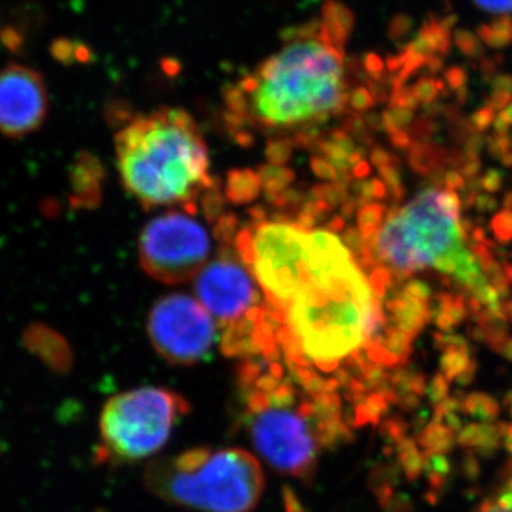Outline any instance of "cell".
<instances>
[{"label":"cell","mask_w":512,"mask_h":512,"mask_svg":"<svg viewBox=\"0 0 512 512\" xmlns=\"http://www.w3.org/2000/svg\"><path fill=\"white\" fill-rule=\"evenodd\" d=\"M288 367L338 390L350 373L376 379L382 367L403 363L390 353L394 328L366 271L342 239L313 231L308 278L291 301L274 312Z\"/></svg>","instance_id":"obj_1"},{"label":"cell","mask_w":512,"mask_h":512,"mask_svg":"<svg viewBox=\"0 0 512 512\" xmlns=\"http://www.w3.org/2000/svg\"><path fill=\"white\" fill-rule=\"evenodd\" d=\"M350 23L346 10L330 5L322 20L296 29L239 82L232 106L271 130L308 127L340 113L350 97L343 52Z\"/></svg>","instance_id":"obj_2"},{"label":"cell","mask_w":512,"mask_h":512,"mask_svg":"<svg viewBox=\"0 0 512 512\" xmlns=\"http://www.w3.org/2000/svg\"><path fill=\"white\" fill-rule=\"evenodd\" d=\"M239 426L269 467L308 480L349 433L336 390L289 367L251 366L239 377Z\"/></svg>","instance_id":"obj_3"},{"label":"cell","mask_w":512,"mask_h":512,"mask_svg":"<svg viewBox=\"0 0 512 512\" xmlns=\"http://www.w3.org/2000/svg\"><path fill=\"white\" fill-rule=\"evenodd\" d=\"M116 156L128 194L147 208L187 204L211 183L207 144L184 110L131 121L117 133Z\"/></svg>","instance_id":"obj_4"},{"label":"cell","mask_w":512,"mask_h":512,"mask_svg":"<svg viewBox=\"0 0 512 512\" xmlns=\"http://www.w3.org/2000/svg\"><path fill=\"white\" fill-rule=\"evenodd\" d=\"M144 484L165 503L197 512H252L261 503V461L241 447H195L148 463Z\"/></svg>","instance_id":"obj_5"},{"label":"cell","mask_w":512,"mask_h":512,"mask_svg":"<svg viewBox=\"0 0 512 512\" xmlns=\"http://www.w3.org/2000/svg\"><path fill=\"white\" fill-rule=\"evenodd\" d=\"M437 191L424 188L406 207L394 205L387 211L384 224L365 238L362 264L366 269L386 264L390 271L414 274L467 241L461 234L460 221L437 210Z\"/></svg>","instance_id":"obj_6"},{"label":"cell","mask_w":512,"mask_h":512,"mask_svg":"<svg viewBox=\"0 0 512 512\" xmlns=\"http://www.w3.org/2000/svg\"><path fill=\"white\" fill-rule=\"evenodd\" d=\"M190 410L187 399L167 387L144 386L116 394L101 410L104 456L120 463L156 456Z\"/></svg>","instance_id":"obj_7"},{"label":"cell","mask_w":512,"mask_h":512,"mask_svg":"<svg viewBox=\"0 0 512 512\" xmlns=\"http://www.w3.org/2000/svg\"><path fill=\"white\" fill-rule=\"evenodd\" d=\"M255 278L244 262L221 255L208 262L195 276L197 301L212 318L225 326L224 348L228 353H245L255 348L259 293Z\"/></svg>","instance_id":"obj_8"},{"label":"cell","mask_w":512,"mask_h":512,"mask_svg":"<svg viewBox=\"0 0 512 512\" xmlns=\"http://www.w3.org/2000/svg\"><path fill=\"white\" fill-rule=\"evenodd\" d=\"M211 254V238L200 221L184 212H167L146 225L138 258L148 275L180 284L200 274Z\"/></svg>","instance_id":"obj_9"},{"label":"cell","mask_w":512,"mask_h":512,"mask_svg":"<svg viewBox=\"0 0 512 512\" xmlns=\"http://www.w3.org/2000/svg\"><path fill=\"white\" fill-rule=\"evenodd\" d=\"M148 338L171 365L194 366L211 355L218 342L215 319L197 299L168 295L148 315Z\"/></svg>","instance_id":"obj_10"},{"label":"cell","mask_w":512,"mask_h":512,"mask_svg":"<svg viewBox=\"0 0 512 512\" xmlns=\"http://www.w3.org/2000/svg\"><path fill=\"white\" fill-rule=\"evenodd\" d=\"M45 77L25 64L9 63L0 69V134L23 138L36 133L49 116Z\"/></svg>","instance_id":"obj_11"},{"label":"cell","mask_w":512,"mask_h":512,"mask_svg":"<svg viewBox=\"0 0 512 512\" xmlns=\"http://www.w3.org/2000/svg\"><path fill=\"white\" fill-rule=\"evenodd\" d=\"M100 168L92 157L82 154L70 171L72 202L76 207L93 205L99 200Z\"/></svg>","instance_id":"obj_12"},{"label":"cell","mask_w":512,"mask_h":512,"mask_svg":"<svg viewBox=\"0 0 512 512\" xmlns=\"http://www.w3.org/2000/svg\"><path fill=\"white\" fill-rule=\"evenodd\" d=\"M25 343L47 363H52L57 367H67L70 363V350L66 340L60 338L55 330L49 329L45 325L36 323L26 329Z\"/></svg>","instance_id":"obj_13"},{"label":"cell","mask_w":512,"mask_h":512,"mask_svg":"<svg viewBox=\"0 0 512 512\" xmlns=\"http://www.w3.org/2000/svg\"><path fill=\"white\" fill-rule=\"evenodd\" d=\"M450 150L433 141H414L409 151V165L414 173L430 177L437 171H446Z\"/></svg>","instance_id":"obj_14"},{"label":"cell","mask_w":512,"mask_h":512,"mask_svg":"<svg viewBox=\"0 0 512 512\" xmlns=\"http://www.w3.org/2000/svg\"><path fill=\"white\" fill-rule=\"evenodd\" d=\"M477 512H512V471L500 488L478 507Z\"/></svg>","instance_id":"obj_15"},{"label":"cell","mask_w":512,"mask_h":512,"mask_svg":"<svg viewBox=\"0 0 512 512\" xmlns=\"http://www.w3.org/2000/svg\"><path fill=\"white\" fill-rule=\"evenodd\" d=\"M434 204L437 210L451 220L460 221L461 198L458 197L456 191H437L434 197Z\"/></svg>","instance_id":"obj_16"},{"label":"cell","mask_w":512,"mask_h":512,"mask_svg":"<svg viewBox=\"0 0 512 512\" xmlns=\"http://www.w3.org/2000/svg\"><path fill=\"white\" fill-rule=\"evenodd\" d=\"M491 231L495 239L501 245L511 244L512 242V211L503 210L495 214L491 220Z\"/></svg>","instance_id":"obj_17"},{"label":"cell","mask_w":512,"mask_h":512,"mask_svg":"<svg viewBox=\"0 0 512 512\" xmlns=\"http://www.w3.org/2000/svg\"><path fill=\"white\" fill-rule=\"evenodd\" d=\"M412 90L419 103H423L424 106H430V104L436 103L437 97H439V80L423 77V79L417 80L414 83Z\"/></svg>","instance_id":"obj_18"},{"label":"cell","mask_w":512,"mask_h":512,"mask_svg":"<svg viewBox=\"0 0 512 512\" xmlns=\"http://www.w3.org/2000/svg\"><path fill=\"white\" fill-rule=\"evenodd\" d=\"M473 3L481 12L498 16V19L512 16V0H473Z\"/></svg>","instance_id":"obj_19"},{"label":"cell","mask_w":512,"mask_h":512,"mask_svg":"<svg viewBox=\"0 0 512 512\" xmlns=\"http://www.w3.org/2000/svg\"><path fill=\"white\" fill-rule=\"evenodd\" d=\"M440 126L434 119L430 117L421 116L419 120L412 126V133L410 136L416 138V141H431V138L439 133Z\"/></svg>","instance_id":"obj_20"},{"label":"cell","mask_w":512,"mask_h":512,"mask_svg":"<svg viewBox=\"0 0 512 512\" xmlns=\"http://www.w3.org/2000/svg\"><path fill=\"white\" fill-rule=\"evenodd\" d=\"M485 144H487L488 153H490L491 157H494L495 160L500 161V158L504 156V154L510 153L512 151V140L510 134H505V136H498V134H491V136L485 137Z\"/></svg>","instance_id":"obj_21"},{"label":"cell","mask_w":512,"mask_h":512,"mask_svg":"<svg viewBox=\"0 0 512 512\" xmlns=\"http://www.w3.org/2000/svg\"><path fill=\"white\" fill-rule=\"evenodd\" d=\"M464 248V244L458 245V247L450 249V251L446 252V254L439 256V258L434 261V269L436 271L441 272L443 275H454L457 271L458 264V252L460 249Z\"/></svg>","instance_id":"obj_22"},{"label":"cell","mask_w":512,"mask_h":512,"mask_svg":"<svg viewBox=\"0 0 512 512\" xmlns=\"http://www.w3.org/2000/svg\"><path fill=\"white\" fill-rule=\"evenodd\" d=\"M468 120H470L471 126H473L474 130L481 134L494 123V107L491 106L490 103H487L485 106L481 107V109H478Z\"/></svg>","instance_id":"obj_23"},{"label":"cell","mask_w":512,"mask_h":512,"mask_svg":"<svg viewBox=\"0 0 512 512\" xmlns=\"http://www.w3.org/2000/svg\"><path fill=\"white\" fill-rule=\"evenodd\" d=\"M481 188L487 194H497V192L501 191L504 183V173L503 171L497 170V168H491V170H487V173L480 178Z\"/></svg>","instance_id":"obj_24"},{"label":"cell","mask_w":512,"mask_h":512,"mask_svg":"<svg viewBox=\"0 0 512 512\" xmlns=\"http://www.w3.org/2000/svg\"><path fill=\"white\" fill-rule=\"evenodd\" d=\"M402 293L421 302H431V296H433L430 286L421 281L407 282L402 289Z\"/></svg>","instance_id":"obj_25"},{"label":"cell","mask_w":512,"mask_h":512,"mask_svg":"<svg viewBox=\"0 0 512 512\" xmlns=\"http://www.w3.org/2000/svg\"><path fill=\"white\" fill-rule=\"evenodd\" d=\"M485 146V137L481 134H473L466 143H464V154L468 160H474V158H480L481 151Z\"/></svg>","instance_id":"obj_26"},{"label":"cell","mask_w":512,"mask_h":512,"mask_svg":"<svg viewBox=\"0 0 512 512\" xmlns=\"http://www.w3.org/2000/svg\"><path fill=\"white\" fill-rule=\"evenodd\" d=\"M444 77H446V82L451 90L463 89L467 82V73L460 67H450Z\"/></svg>","instance_id":"obj_27"},{"label":"cell","mask_w":512,"mask_h":512,"mask_svg":"<svg viewBox=\"0 0 512 512\" xmlns=\"http://www.w3.org/2000/svg\"><path fill=\"white\" fill-rule=\"evenodd\" d=\"M488 103L494 107V110L503 111L505 107L510 106L512 103V93L503 92V90H493L491 93L490 101Z\"/></svg>","instance_id":"obj_28"},{"label":"cell","mask_w":512,"mask_h":512,"mask_svg":"<svg viewBox=\"0 0 512 512\" xmlns=\"http://www.w3.org/2000/svg\"><path fill=\"white\" fill-rule=\"evenodd\" d=\"M444 185L450 191L466 190V181H464L463 175L456 170L447 171L444 175Z\"/></svg>","instance_id":"obj_29"},{"label":"cell","mask_w":512,"mask_h":512,"mask_svg":"<svg viewBox=\"0 0 512 512\" xmlns=\"http://www.w3.org/2000/svg\"><path fill=\"white\" fill-rule=\"evenodd\" d=\"M390 116H392L394 124H396L399 130L400 128L410 126L414 120L413 110L409 109H394Z\"/></svg>","instance_id":"obj_30"},{"label":"cell","mask_w":512,"mask_h":512,"mask_svg":"<svg viewBox=\"0 0 512 512\" xmlns=\"http://www.w3.org/2000/svg\"><path fill=\"white\" fill-rule=\"evenodd\" d=\"M498 200L491 194H480L477 197L476 208L480 212H493L497 210Z\"/></svg>","instance_id":"obj_31"},{"label":"cell","mask_w":512,"mask_h":512,"mask_svg":"<svg viewBox=\"0 0 512 512\" xmlns=\"http://www.w3.org/2000/svg\"><path fill=\"white\" fill-rule=\"evenodd\" d=\"M461 171H463V175L467 178V180L478 178V175L481 173L480 158H474V160H468L467 158L466 164L461 167Z\"/></svg>","instance_id":"obj_32"},{"label":"cell","mask_w":512,"mask_h":512,"mask_svg":"<svg viewBox=\"0 0 512 512\" xmlns=\"http://www.w3.org/2000/svg\"><path fill=\"white\" fill-rule=\"evenodd\" d=\"M392 143L394 147L402 148V150H407V148H412L414 140L409 133L400 130L399 133L393 134Z\"/></svg>","instance_id":"obj_33"},{"label":"cell","mask_w":512,"mask_h":512,"mask_svg":"<svg viewBox=\"0 0 512 512\" xmlns=\"http://www.w3.org/2000/svg\"><path fill=\"white\" fill-rule=\"evenodd\" d=\"M493 90H503V92L512 93V76L510 74H501V76L495 77L491 82Z\"/></svg>","instance_id":"obj_34"},{"label":"cell","mask_w":512,"mask_h":512,"mask_svg":"<svg viewBox=\"0 0 512 512\" xmlns=\"http://www.w3.org/2000/svg\"><path fill=\"white\" fill-rule=\"evenodd\" d=\"M478 195H480L478 192L464 190L463 202H461V205H463L466 210H470V208H473L474 205H476Z\"/></svg>","instance_id":"obj_35"},{"label":"cell","mask_w":512,"mask_h":512,"mask_svg":"<svg viewBox=\"0 0 512 512\" xmlns=\"http://www.w3.org/2000/svg\"><path fill=\"white\" fill-rule=\"evenodd\" d=\"M493 126L495 134H498V136H505V134H508V131H510V126H508L501 117H497V119L494 120Z\"/></svg>","instance_id":"obj_36"},{"label":"cell","mask_w":512,"mask_h":512,"mask_svg":"<svg viewBox=\"0 0 512 512\" xmlns=\"http://www.w3.org/2000/svg\"><path fill=\"white\" fill-rule=\"evenodd\" d=\"M498 117H501L505 121V123L508 124V126H512V103L510 106L505 107L503 111H501L500 114H498Z\"/></svg>","instance_id":"obj_37"},{"label":"cell","mask_w":512,"mask_h":512,"mask_svg":"<svg viewBox=\"0 0 512 512\" xmlns=\"http://www.w3.org/2000/svg\"><path fill=\"white\" fill-rule=\"evenodd\" d=\"M467 99H468V90H467L466 86H464L463 89L457 90L456 100H457L458 106H463V104H466Z\"/></svg>","instance_id":"obj_38"},{"label":"cell","mask_w":512,"mask_h":512,"mask_svg":"<svg viewBox=\"0 0 512 512\" xmlns=\"http://www.w3.org/2000/svg\"><path fill=\"white\" fill-rule=\"evenodd\" d=\"M504 210L512 211V191H508L503 198Z\"/></svg>","instance_id":"obj_39"},{"label":"cell","mask_w":512,"mask_h":512,"mask_svg":"<svg viewBox=\"0 0 512 512\" xmlns=\"http://www.w3.org/2000/svg\"><path fill=\"white\" fill-rule=\"evenodd\" d=\"M504 275L507 276L508 281L512 284V262L503 261Z\"/></svg>","instance_id":"obj_40"},{"label":"cell","mask_w":512,"mask_h":512,"mask_svg":"<svg viewBox=\"0 0 512 512\" xmlns=\"http://www.w3.org/2000/svg\"><path fill=\"white\" fill-rule=\"evenodd\" d=\"M500 163L503 164L504 167L512 168V151L504 154V156L500 158Z\"/></svg>","instance_id":"obj_41"},{"label":"cell","mask_w":512,"mask_h":512,"mask_svg":"<svg viewBox=\"0 0 512 512\" xmlns=\"http://www.w3.org/2000/svg\"><path fill=\"white\" fill-rule=\"evenodd\" d=\"M504 353L512 360V340L505 345Z\"/></svg>","instance_id":"obj_42"},{"label":"cell","mask_w":512,"mask_h":512,"mask_svg":"<svg viewBox=\"0 0 512 512\" xmlns=\"http://www.w3.org/2000/svg\"><path fill=\"white\" fill-rule=\"evenodd\" d=\"M510 136H511V140H512V134H510Z\"/></svg>","instance_id":"obj_43"}]
</instances>
